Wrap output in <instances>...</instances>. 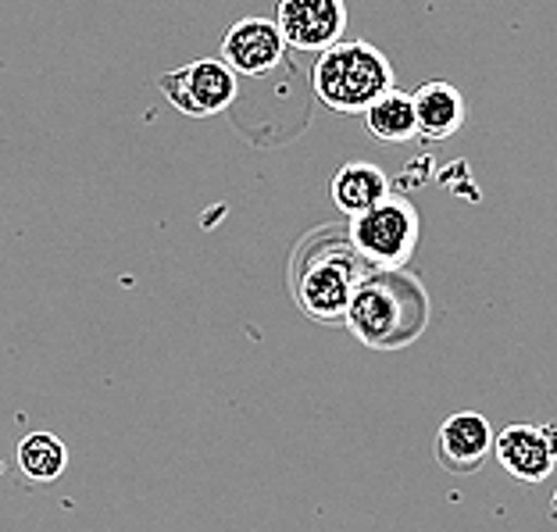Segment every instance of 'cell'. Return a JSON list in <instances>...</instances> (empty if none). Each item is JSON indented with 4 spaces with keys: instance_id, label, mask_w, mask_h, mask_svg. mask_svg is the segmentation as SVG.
I'll list each match as a JSON object with an SVG mask.
<instances>
[{
    "instance_id": "obj_1",
    "label": "cell",
    "mask_w": 557,
    "mask_h": 532,
    "mask_svg": "<svg viewBox=\"0 0 557 532\" xmlns=\"http://www.w3.org/2000/svg\"><path fill=\"white\" fill-rule=\"evenodd\" d=\"M369 272L372 264L350 244V233L322 225L319 233L300 239L294 264H289V289L308 319L322 325H344L350 300Z\"/></svg>"
},
{
    "instance_id": "obj_2",
    "label": "cell",
    "mask_w": 557,
    "mask_h": 532,
    "mask_svg": "<svg viewBox=\"0 0 557 532\" xmlns=\"http://www.w3.org/2000/svg\"><path fill=\"white\" fill-rule=\"evenodd\" d=\"M344 325L372 350L408 347L429 325V294L411 272L372 269L354 294Z\"/></svg>"
},
{
    "instance_id": "obj_3",
    "label": "cell",
    "mask_w": 557,
    "mask_h": 532,
    "mask_svg": "<svg viewBox=\"0 0 557 532\" xmlns=\"http://www.w3.org/2000/svg\"><path fill=\"white\" fill-rule=\"evenodd\" d=\"M394 65L375 44L339 40L314 58V97L336 115H364L383 94L394 90Z\"/></svg>"
},
{
    "instance_id": "obj_4",
    "label": "cell",
    "mask_w": 557,
    "mask_h": 532,
    "mask_svg": "<svg viewBox=\"0 0 557 532\" xmlns=\"http://www.w3.org/2000/svg\"><path fill=\"white\" fill-rule=\"evenodd\" d=\"M350 244L358 247V255L372 264V269H404L422 239V214L408 197L389 194L383 205L372 211L350 219Z\"/></svg>"
},
{
    "instance_id": "obj_5",
    "label": "cell",
    "mask_w": 557,
    "mask_h": 532,
    "mask_svg": "<svg viewBox=\"0 0 557 532\" xmlns=\"http://www.w3.org/2000/svg\"><path fill=\"white\" fill-rule=\"evenodd\" d=\"M158 86L180 115L211 119L233 108L239 94V75L222 58H200L175 72H164Z\"/></svg>"
},
{
    "instance_id": "obj_6",
    "label": "cell",
    "mask_w": 557,
    "mask_h": 532,
    "mask_svg": "<svg viewBox=\"0 0 557 532\" xmlns=\"http://www.w3.org/2000/svg\"><path fill=\"white\" fill-rule=\"evenodd\" d=\"M493 458L515 483L540 486L557 468V422H515L493 436Z\"/></svg>"
},
{
    "instance_id": "obj_7",
    "label": "cell",
    "mask_w": 557,
    "mask_h": 532,
    "mask_svg": "<svg viewBox=\"0 0 557 532\" xmlns=\"http://www.w3.org/2000/svg\"><path fill=\"white\" fill-rule=\"evenodd\" d=\"M275 25L286 47L300 54H322L347 33L344 0H275Z\"/></svg>"
},
{
    "instance_id": "obj_8",
    "label": "cell",
    "mask_w": 557,
    "mask_h": 532,
    "mask_svg": "<svg viewBox=\"0 0 557 532\" xmlns=\"http://www.w3.org/2000/svg\"><path fill=\"white\" fill-rule=\"evenodd\" d=\"M219 54L236 75L261 79V75H269L283 65L286 40H283V33H278L275 18H239L225 29Z\"/></svg>"
},
{
    "instance_id": "obj_9",
    "label": "cell",
    "mask_w": 557,
    "mask_h": 532,
    "mask_svg": "<svg viewBox=\"0 0 557 532\" xmlns=\"http://www.w3.org/2000/svg\"><path fill=\"white\" fill-rule=\"evenodd\" d=\"M493 425L479 411H458L436 429V461L450 475H475L493 458Z\"/></svg>"
},
{
    "instance_id": "obj_10",
    "label": "cell",
    "mask_w": 557,
    "mask_h": 532,
    "mask_svg": "<svg viewBox=\"0 0 557 532\" xmlns=\"http://www.w3.org/2000/svg\"><path fill=\"white\" fill-rule=\"evenodd\" d=\"M394 194L389 189V175L372 161H347L339 164L333 183H329V197H333L336 211H344L347 219H358V214L372 211L375 205Z\"/></svg>"
},
{
    "instance_id": "obj_11",
    "label": "cell",
    "mask_w": 557,
    "mask_h": 532,
    "mask_svg": "<svg viewBox=\"0 0 557 532\" xmlns=\"http://www.w3.org/2000/svg\"><path fill=\"white\" fill-rule=\"evenodd\" d=\"M414 100V119H418V136L422 139H450L465 125V97L458 86L433 79L422 90L411 94Z\"/></svg>"
},
{
    "instance_id": "obj_12",
    "label": "cell",
    "mask_w": 557,
    "mask_h": 532,
    "mask_svg": "<svg viewBox=\"0 0 557 532\" xmlns=\"http://www.w3.org/2000/svg\"><path fill=\"white\" fill-rule=\"evenodd\" d=\"M364 129L372 133L375 144H408L418 136V119H414V100L404 90H389L364 111Z\"/></svg>"
},
{
    "instance_id": "obj_13",
    "label": "cell",
    "mask_w": 557,
    "mask_h": 532,
    "mask_svg": "<svg viewBox=\"0 0 557 532\" xmlns=\"http://www.w3.org/2000/svg\"><path fill=\"white\" fill-rule=\"evenodd\" d=\"M18 472L29 479V483H58L69 468V447L61 443L54 433H29L18 440L15 450Z\"/></svg>"
}]
</instances>
